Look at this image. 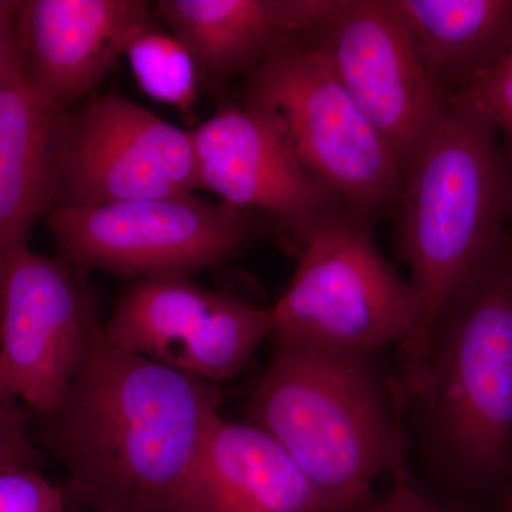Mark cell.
<instances>
[{
  "label": "cell",
  "instance_id": "obj_23",
  "mask_svg": "<svg viewBox=\"0 0 512 512\" xmlns=\"http://www.w3.org/2000/svg\"><path fill=\"white\" fill-rule=\"evenodd\" d=\"M366 512H440V505L416 490L407 476H400L392 490L376 497Z\"/></svg>",
  "mask_w": 512,
  "mask_h": 512
},
{
  "label": "cell",
  "instance_id": "obj_12",
  "mask_svg": "<svg viewBox=\"0 0 512 512\" xmlns=\"http://www.w3.org/2000/svg\"><path fill=\"white\" fill-rule=\"evenodd\" d=\"M191 134L197 190L212 192L229 207L271 217L296 258L313 229L349 211L247 104L222 107Z\"/></svg>",
  "mask_w": 512,
  "mask_h": 512
},
{
  "label": "cell",
  "instance_id": "obj_6",
  "mask_svg": "<svg viewBox=\"0 0 512 512\" xmlns=\"http://www.w3.org/2000/svg\"><path fill=\"white\" fill-rule=\"evenodd\" d=\"M367 222L342 211L313 229L291 284L271 306L269 338L365 353L409 343L420 316L416 291Z\"/></svg>",
  "mask_w": 512,
  "mask_h": 512
},
{
  "label": "cell",
  "instance_id": "obj_11",
  "mask_svg": "<svg viewBox=\"0 0 512 512\" xmlns=\"http://www.w3.org/2000/svg\"><path fill=\"white\" fill-rule=\"evenodd\" d=\"M195 191L191 130L120 94H99L69 111L55 208Z\"/></svg>",
  "mask_w": 512,
  "mask_h": 512
},
{
  "label": "cell",
  "instance_id": "obj_15",
  "mask_svg": "<svg viewBox=\"0 0 512 512\" xmlns=\"http://www.w3.org/2000/svg\"><path fill=\"white\" fill-rule=\"evenodd\" d=\"M69 111L25 72L0 79V254L28 247L36 222L56 207Z\"/></svg>",
  "mask_w": 512,
  "mask_h": 512
},
{
  "label": "cell",
  "instance_id": "obj_2",
  "mask_svg": "<svg viewBox=\"0 0 512 512\" xmlns=\"http://www.w3.org/2000/svg\"><path fill=\"white\" fill-rule=\"evenodd\" d=\"M394 205L397 252L412 272L420 309L393 376L403 413L423 389L427 340L437 316L512 212V161L493 124L450 97L446 113L404 165Z\"/></svg>",
  "mask_w": 512,
  "mask_h": 512
},
{
  "label": "cell",
  "instance_id": "obj_5",
  "mask_svg": "<svg viewBox=\"0 0 512 512\" xmlns=\"http://www.w3.org/2000/svg\"><path fill=\"white\" fill-rule=\"evenodd\" d=\"M244 104L353 214L369 220L396 204L402 161L350 97L315 33L266 57L248 76Z\"/></svg>",
  "mask_w": 512,
  "mask_h": 512
},
{
  "label": "cell",
  "instance_id": "obj_18",
  "mask_svg": "<svg viewBox=\"0 0 512 512\" xmlns=\"http://www.w3.org/2000/svg\"><path fill=\"white\" fill-rule=\"evenodd\" d=\"M124 56L141 92L194 117L200 77L191 53L173 33L153 23L133 37Z\"/></svg>",
  "mask_w": 512,
  "mask_h": 512
},
{
  "label": "cell",
  "instance_id": "obj_17",
  "mask_svg": "<svg viewBox=\"0 0 512 512\" xmlns=\"http://www.w3.org/2000/svg\"><path fill=\"white\" fill-rule=\"evenodd\" d=\"M420 56L448 93L483 72L512 36V0H394Z\"/></svg>",
  "mask_w": 512,
  "mask_h": 512
},
{
  "label": "cell",
  "instance_id": "obj_10",
  "mask_svg": "<svg viewBox=\"0 0 512 512\" xmlns=\"http://www.w3.org/2000/svg\"><path fill=\"white\" fill-rule=\"evenodd\" d=\"M315 36L404 170L446 113L451 94L420 56L394 0H335Z\"/></svg>",
  "mask_w": 512,
  "mask_h": 512
},
{
  "label": "cell",
  "instance_id": "obj_20",
  "mask_svg": "<svg viewBox=\"0 0 512 512\" xmlns=\"http://www.w3.org/2000/svg\"><path fill=\"white\" fill-rule=\"evenodd\" d=\"M42 453L32 433V423L18 400L0 392V473L37 470Z\"/></svg>",
  "mask_w": 512,
  "mask_h": 512
},
{
  "label": "cell",
  "instance_id": "obj_8",
  "mask_svg": "<svg viewBox=\"0 0 512 512\" xmlns=\"http://www.w3.org/2000/svg\"><path fill=\"white\" fill-rule=\"evenodd\" d=\"M89 269L29 247L0 254V392L45 416L104 333Z\"/></svg>",
  "mask_w": 512,
  "mask_h": 512
},
{
  "label": "cell",
  "instance_id": "obj_4",
  "mask_svg": "<svg viewBox=\"0 0 512 512\" xmlns=\"http://www.w3.org/2000/svg\"><path fill=\"white\" fill-rule=\"evenodd\" d=\"M274 340L249 419L303 471L322 512H366L384 471L406 476L393 376L377 353Z\"/></svg>",
  "mask_w": 512,
  "mask_h": 512
},
{
  "label": "cell",
  "instance_id": "obj_24",
  "mask_svg": "<svg viewBox=\"0 0 512 512\" xmlns=\"http://www.w3.org/2000/svg\"><path fill=\"white\" fill-rule=\"evenodd\" d=\"M440 512H456V511H450L446 510V508L440 507ZM500 512H512V495L510 498H508L507 503L503 505V508H501Z\"/></svg>",
  "mask_w": 512,
  "mask_h": 512
},
{
  "label": "cell",
  "instance_id": "obj_21",
  "mask_svg": "<svg viewBox=\"0 0 512 512\" xmlns=\"http://www.w3.org/2000/svg\"><path fill=\"white\" fill-rule=\"evenodd\" d=\"M0 512H69L62 487L39 470L0 473Z\"/></svg>",
  "mask_w": 512,
  "mask_h": 512
},
{
  "label": "cell",
  "instance_id": "obj_14",
  "mask_svg": "<svg viewBox=\"0 0 512 512\" xmlns=\"http://www.w3.org/2000/svg\"><path fill=\"white\" fill-rule=\"evenodd\" d=\"M335 0H160L156 16L187 47L200 86L251 74L295 36L313 35Z\"/></svg>",
  "mask_w": 512,
  "mask_h": 512
},
{
  "label": "cell",
  "instance_id": "obj_16",
  "mask_svg": "<svg viewBox=\"0 0 512 512\" xmlns=\"http://www.w3.org/2000/svg\"><path fill=\"white\" fill-rule=\"evenodd\" d=\"M185 512H322L285 448L251 421L218 417L195 461Z\"/></svg>",
  "mask_w": 512,
  "mask_h": 512
},
{
  "label": "cell",
  "instance_id": "obj_3",
  "mask_svg": "<svg viewBox=\"0 0 512 512\" xmlns=\"http://www.w3.org/2000/svg\"><path fill=\"white\" fill-rule=\"evenodd\" d=\"M413 404L451 490L500 512L512 494V235L505 229L437 316Z\"/></svg>",
  "mask_w": 512,
  "mask_h": 512
},
{
  "label": "cell",
  "instance_id": "obj_13",
  "mask_svg": "<svg viewBox=\"0 0 512 512\" xmlns=\"http://www.w3.org/2000/svg\"><path fill=\"white\" fill-rule=\"evenodd\" d=\"M156 19V9L144 0H20L26 76L70 111Z\"/></svg>",
  "mask_w": 512,
  "mask_h": 512
},
{
  "label": "cell",
  "instance_id": "obj_19",
  "mask_svg": "<svg viewBox=\"0 0 512 512\" xmlns=\"http://www.w3.org/2000/svg\"><path fill=\"white\" fill-rule=\"evenodd\" d=\"M451 99L466 104L504 134L512 161V36L493 63L461 86Z\"/></svg>",
  "mask_w": 512,
  "mask_h": 512
},
{
  "label": "cell",
  "instance_id": "obj_7",
  "mask_svg": "<svg viewBox=\"0 0 512 512\" xmlns=\"http://www.w3.org/2000/svg\"><path fill=\"white\" fill-rule=\"evenodd\" d=\"M45 218L60 256L133 281L191 276L225 264L261 232L258 212L195 192L57 207Z\"/></svg>",
  "mask_w": 512,
  "mask_h": 512
},
{
  "label": "cell",
  "instance_id": "obj_9",
  "mask_svg": "<svg viewBox=\"0 0 512 512\" xmlns=\"http://www.w3.org/2000/svg\"><path fill=\"white\" fill-rule=\"evenodd\" d=\"M271 330V308L212 291L191 276L134 279L104 322L110 345L214 384L237 376Z\"/></svg>",
  "mask_w": 512,
  "mask_h": 512
},
{
  "label": "cell",
  "instance_id": "obj_22",
  "mask_svg": "<svg viewBox=\"0 0 512 512\" xmlns=\"http://www.w3.org/2000/svg\"><path fill=\"white\" fill-rule=\"evenodd\" d=\"M18 72H25L20 0H0V79Z\"/></svg>",
  "mask_w": 512,
  "mask_h": 512
},
{
  "label": "cell",
  "instance_id": "obj_1",
  "mask_svg": "<svg viewBox=\"0 0 512 512\" xmlns=\"http://www.w3.org/2000/svg\"><path fill=\"white\" fill-rule=\"evenodd\" d=\"M222 392L101 336L35 441L67 473L69 512H185Z\"/></svg>",
  "mask_w": 512,
  "mask_h": 512
}]
</instances>
